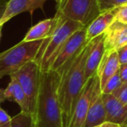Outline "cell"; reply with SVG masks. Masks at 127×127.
<instances>
[{"mask_svg": "<svg viewBox=\"0 0 127 127\" xmlns=\"http://www.w3.org/2000/svg\"><path fill=\"white\" fill-rule=\"evenodd\" d=\"M124 105L127 106V84H123L117 91L112 93Z\"/></svg>", "mask_w": 127, "mask_h": 127, "instance_id": "44dd1931", "label": "cell"}, {"mask_svg": "<svg viewBox=\"0 0 127 127\" xmlns=\"http://www.w3.org/2000/svg\"><path fill=\"white\" fill-rule=\"evenodd\" d=\"M11 80L6 88H0V104L5 101L15 102L20 106L21 111L29 113V106L26 97L18 80L11 75Z\"/></svg>", "mask_w": 127, "mask_h": 127, "instance_id": "5bb4252c", "label": "cell"}, {"mask_svg": "<svg viewBox=\"0 0 127 127\" xmlns=\"http://www.w3.org/2000/svg\"><path fill=\"white\" fill-rule=\"evenodd\" d=\"M1 29H2V26H0V37H1Z\"/></svg>", "mask_w": 127, "mask_h": 127, "instance_id": "83f0119b", "label": "cell"}, {"mask_svg": "<svg viewBox=\"0 0 127 127\" xmlns=\"http://www.w3.org/2000/svg\"><path fill=\"white\" fill-rule=\"evenodd\" d=\"M56 15L87 27L100 13L97 0H57Z\"/></svg>", "mask_w": 127, "mask_h": 127, "instance_id": "5b68a950", "label": "cell"}, {"mask_svg": "<svg viewBox=\"0 0 127 127\" xmlns=\"http://www.w3.org/2000/svg\"><path fill=\"white\" fill-rule=\"evenodd\" d=\"M40 67L35 60L30 61L22 68H20L17 72L12 74V76L18 80L25 92L28 102L29 111L32 116L33 115L37 104L40 84Z\"/></svg>", "mask_w": 127, "mask_h": 127, "instance_id": "8992f818", "label": "cell"}, {"mask_svg": "<svg viewBox=\"0 0 127 127\" xmlns=\"http://www.w3.org/2000/svg\"><path fill=\"white\" fill-rule=\"evenodd\" d=\"M118 57V60H119L120 64H127V44L120 48L119 50L117 51Z\"/></svg>", "mask_w": 127, "mask_h": 127, "instance_id": "cb8c5ba5", "label": "cell"}, {"mask_svg": "<svg viewBox=\"0 0 127 127\" xmlns=\"http://www.w3.org/2000/svg\"><path fill=\"white\" fill-rule=\"evenodd\" d=\"M8 1H9V0H0V20H1L4 11H5Z\"/></svg>", "mask_w": 127, "mask_h": 127, "instance_id": "484cf974", "label": "cell"}, {"mask_svg": "<svg viewBox=\"0 0 127 127\" xmlns=\"http://www.w3.org/2000/svg\"><path fill=\"white\" fill-rule=\"evenodd\" d=\"M44 39L25 42L22 40L16 45L0 53V79L11 76L20 68L36 58Z\"/></svg>", "mask_w": 127, "mask_h": 127, "instance_id": "277c9868", "label": "cell"}, {"mask_svg": "<svg viewBox=\"0 0 127 127\" xmlns=\"http://www.w3.org/2000/svg\"><path fill=\"white\" fill-rule=\"evenodd\" d=\"M10 127H36V125L32 115L20 111L18 115L11 118Z\"/></svg>", "mask_w": 127, "mask_h": 127, "instance_id": "ac0fdd59", "label": "cell"}, {"mask_svg": "<svg viewBox=\"0 0 127 127\" xmlns=\"http://www.w3.org/2000/svg\"><path fill=\"white\" fill-rule=\"evenodd\" d=\"M116 21L120 22L122 24H125V25H127V5L122 6V7H120L118 9Z\"/></svg>", "mask_w": 127, "mask_h": 127, "instance_id": "603a6c76", "label": "cell"}, {"mask_svg": "<svg viewBox=\"0 0 127 127\" xmlns=\"http://www.w3.org/2000/svg\"><path fill=\"white\" fill-rule=\"evenodd\" d=\"M57 25V18L56 17H53L52 18H47L42 21L38 22L37 25L32 26L28 32L25 35L23 41L29 42V41H36V40H42L52 34L55 27Z\"/></svg>", "mask_w": 127, "mask_h": 127, "instance_id": "e0dca14e", "label": "cell"}, {"mask_svg": "<svg viewBox=\"0 0 127 127\" xmlns=\"http://www.w3.org/2000/svg\"><path fill=\"white\" fill-rule=\"evenodd\" d=\"M103 100L106 111L105 121L115 123L120 127L127 126V106L112 94L103 93Z\"/></svg>", "mask_w": 127, "mask_h": 127, "instance_id": "8fae6325", "label": "cell"}, {"mask_svg": "<svg viewBox=\"0 0 127 127\" xmlns=\"http://www.w3.org/2000/svg\"><path fill=\"white\" fill-rule=\"evenodd\" d=\"M36 127H37V126H36Z\"/></svg>", "mask_w": 127, "mask_h": 127, "instance_id": "f1b7e54d", "label": "cell"}, {"mask_svg": "<svg viewBox=\"0 0 127 127\" xmlns=\"http://www.w3.org/2000/svg\"><path fill=\"white\" fill-rule=\"evenodd\" d=\"M94 127H120V126L115 123H111V122L105 121V122H104V123L100 124V125H97V126H94Z\"/></svg>", "mask_w": 127, "mask_h": 127, "instance_id": "4316f807", "label": "cell"}, {"mask_svg": "<svg viewBox=\"0 0 127 127\" xmlns=\"http://www.w3.org/2000/svg\"><path fill=\"white\" fill-rule=\"evenodd\" d=\"M86 44V27H82L75 32L64 44L58 54L57 55L51 69V71H58L66 63L74 58L78 52Z\"/></svg>", "mask_w": 127, "mask_h": 127, "instance_id": "52a82bcc", "label": "cell"}, {"mask_svg": "<svg viewBox=\"0 0 127 127\" xmlns=\"http://www.w3.org/2000/svg\"><path fill=\"white\" fill-rule=\"evenodd\" d=\"M106 111L103 100V93L100 86L99 78H97L93 90L92 101L85 123L82 127H94L105 122Z\"/></svg>", "mask_w": 127, "mask_h": 127, "instance_id": "9c48e42d", "label": "cell"}, {"mask_svg": "<svg viewBox=\"0 0 127 127\" xmlns=\"http://www.w3.org/2000/svg\"><path fill=\"white\" fill-rule=\"evenodd\" d=\"M123 85L120 78L119 73L118 71L115 75H113L107 82H106L104 88L102 89V93L104 94H112L115 91H117L121 85Z\"/></svg>", "mask_w": 127, "mask_h": 127, "instance_id": "d6986e66", "label": "cell"}, {"mask_svg": "<svg viewBox=\"0 0 127 127\" xmlns=\"http://www.w3.org/2000/svg\"><path fill=\"white\" fill-rule=\"evenodd\" d=\"M104 52H105V46H104V37L103 33L92 40V46L85 63V78L86 80L92 78L97 72Z\"/></svg>", "mask_w": 127, "mask_h": 127, "instance_id": "4fadbf2b", "label": "cell"}, {"mask_svg": "<svg viewBox=\"0 0 127 127\" xmlns=\"http://www.w3.org/2000/svg\"><path fill=\"white\" fill-rule=\"evenodd\" d=\"M125 127H127V126H125Z\"/></svg>", "mask_w": 127, "mask_h": 127, "instance_id": "f546056e", "label": "cell"}, {"mask_svg": "<svg viewBox=\"0 0 127 127\" xmlns=\"http://www.w3.org/2000/svg\"><path fill=\"white\" fill-rule=\"evenodd\" d=\"M100 12L127 5V0H97Z\"/></svg>", "mask_w": 127, "mask_h": 127, "instance_id": "ffe728a7", "label": "cell"}, {"mask_svg": "<svg viewBox=\"0 0 127 127\" xmlns=\"http://www.w3.org/2000/svg\"><path fill=\"white\" fill-rule=\"evenodd\" d=\"M57 18V25L50 37L44 39L35 60L38 64L42 71H49L57 55L63 47L65 41L75 32L85 27L78 22L65 19L55 14Z\"/></svg>", "mask_w": 127, "mask_h": 127, "instance_id": "3957f363", "label": "cell"}, {"mask_svg": "<svg viewBox=\"0 0 127 127\" xmlns=\"http://www.w3.org/2000/svg\"><path fill=\"white\" fill-rule=\"evenodd\" d=\"M105 51H117L127 44V25L115 21L104 32Z\"/></svg>", "mask_w": 127, "mask_h": 127, "instance_id": "7c38bea8", "label": "cell"}, {"mask_svg": "<svg viewBox=\"0 0 127 127\" xmlns=\"http://www.w3.org/2000/svg\"><path fill=\"white\" fill-rule=\"evenodd\" d=\"M60 75L57 71H42L38 95L32 118L37 127H64L58 100Z\"/></svg>", "mask_w": 127, "mask_h": 127, "instance_id": "7a4b0ae2", "label": "cell"}, {"mask_svg": "<svg viewBox=\"0 0 127 127\" xmlns=\"http://www.w3.org/2000/svg\"><path fill=\"white\" fill-rule=\"evenodd\" d=\"M97 78H98V76L96 72L92 78L86 80L79 96H78L76 104H75L74 111H73L72 116H71L69 127L83 126L87 112H88L89 106L91 104L93 90Z\"/></svg>", "mask_w": 127, "mask_h": 127, "instance_id": "ba28073f", "label": "cell"}, {"mask_svg": "<svg viewBox=\"0 0 127 127\" xmlns=\"http://www.w3.org/2000/svg\"><path fill=\"white\" fill-rule=\"evenodd\" d=\"M119 8L100 12L86 27V43L103 34L115 21Z\"/></svg>", "mask_w": 127, "mask_h": 127, "instance_id": "9a60e30c", "label": "cell"}, {"mask_svg": "<svg viewBox=\"0 0 127 127\" xmlns=\"http://www.w3.org/2000/svg\"><path fill=\"white\" fill-rule=\"evenodd\" d=\"M120 78L123 84H127V64H120L119 70H118Z\"/></svg>", "mask_w": 127, "mask_h": 127, "instance_id": "d4e9b609", "label": "cell"}, {"mask_svg": "<svg viewBox=\"0 0 127 127\" xmlns=\"http://www.w3.org/2000/svg\"><path fill=\"white\" fill-rule=\"evenodd\" d=\"M46 1L47 0H9L5 11L0 20V26H3L20 13L29 12L33 14L36 10L43 9Z\"/></svg>", "mask_w": 127, "mask_h": 127, "instance_id": "30bf717a", "label": "cell"}, {"mask_svg": "<svg viewBox=\"0 0 127 127\" xmlns=\"http://www.w3.org/2000/svg\"><path fill=\"white\" fill-rule=\"evenodd\" d=\"M92 40L85 44L78 54L66 63L58 71V100L63 116L64 127H69L78 97L85 85V63L90 52Z\"/></svg>", "mask_w": 127, "mask_h": 127, "instance_id": "6da1fadb", "label": "cell"}, {"mask_svg": "<svg viewBox=\"0 0 127 127\" xmlns=\"http://www.w3.org/2000/svg\"><path fill=\"white\" fill-rule=\"evenodd\" d=\"M11 117L0 106V127L11 126Z\"/></svg>", "mask_w": 127, "mask_h": 127, "instance_id": "7402d4cb", "label": "cell"}, {"mask_svg": "<svg viewBox=\"0 0 127 127\" xmlns=\"http://www.w3.org/2000/svg\"><path fill=\"white\" fill-rule=\"evenodd\" d=\"M119 66L120 63L117 51H105L97 71V74L100 81L101 90L104 88L106 82L118 72Z\"/></svg>", "mask_w": 127, "mask_h": 127, "instance_id": "2e32d148", "label": "cell"}]
</instances>
